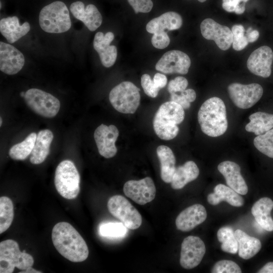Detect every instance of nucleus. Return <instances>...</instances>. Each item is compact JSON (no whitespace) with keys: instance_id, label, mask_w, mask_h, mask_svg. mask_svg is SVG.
<instances>
[{"instance_id":"obj_1","label":"nucleus","mask_w":273,"mask_h":273,"mask_svg":"<svg viewBox=\"0 0 273 273\" xmlns=\"http://www.w3.org/2000/svg\"><path fill=\"white\" fill-rule=\"evenodd\" d=\"M52 239L58 252L69 261L80 262L88 257L89 251L85 241L69 223L60 222L55 224Z\"/></svg>"},{"instance_id":"obj_2","label":"nucleus","mask_w":273,"mask_h":273,"mask_svg":"<svg viewBox=\"0 0 273 273\" xmlns=\"http://www.w3.org/2000/svg\"><path fill=\"white\" fill-rule=\"evenodd\" d=\"M198 119L201 130L206 135L217 137L224 134L228 123L223 101L216 97L205 101L199 110Z\"/></svg>"},{"instance_id":"obj_3","label":"nucleus","mask_w":273,"mask_h":273,"mask_svg":"<svg viewBox=\"0 0 273 273\" xmlns=\"http://www.w3.org/2000/svg\"><path fill=\"white\" fill-rule=\"evenodd\" d=\"M184 109L178 104L168 101L162 104L157 111L153 120V127L157 136L164 140H170L177 135V124L185 118Z\"/></svg>"},{"instance_id":"obj_4","label":"nucleus","mask_w":273,"mask_h":273,"mask_svg":"<svg viewBox=\"0 0 273 273\" xmlns=\"http://www.w3.org/2000/svg\"><path fill=\"white\" fill-rule=\"evenodd\" d=\"M39 24L45 32L60 33L68 31L71 22L66 5L61 1H55L44 7L39 15Z\"/></svg>"},{"instance_id":"obj_5","label":"nucleus","mask_w":273,"mask_h":273,"mask_svg":"<svg viewBox=\"0 0 273 273\" xmlns=\"http://www.w3.org/2000/svg\"><path fill=\"white\" fill-rule=\"evenodd\" d=\"M34 263L33 257L21 252L18 243L12 239L0 243V272L12 273L15 267L25 270Z\"/></svg>"},{"instance_id":"obj_6","label":"nucleus","mask_w":273,"mask_h":273,"mask_svg":"<svg viewBox=\"0 0 273 273\" xmlns=\"http://www.w3.org/2000/svg\"><path fill=\"white\" fill-rule=\"evenodd\" d=\"M54 183L57 192L63 198H76L80 191V175L72 161L65 160L59 164L55 171Z\"/></svg>"},{"instance_id":"obj_7","label":"nucleus","mask_w":273,"mask_h":273,"mask_svg":"<svg viewBox=\"0 0 273 273\" xmlns=\"http://www.w3.org/2000/svg\"><path fill=\"white\" fill-rule=\"evenodd\" d=\"M140 89L130 81H123L112 89L109 101L117 111L124 114H133L140 103Z\"/></svg>"},{"instance_id":"obj_8","label":"nucleus","mask_w":273,"mask_h":273,"mask_svg":"<svg viewBox=\"0 0 273 273\" xmlns=\"http://www.w3.org/2000/svg\"><path fill=\"white\" fill-rule=\"evenodd\" d=\"M24 98L33 112L44 117L53 118L60 110V103L57 98L38 88L27 90Z\"/></svg>"},{"instance_id":"obj_9","label":"nucleus","mask_w":273,"mask_h":273,"mask_svg":"<svg viewBox=\"0 0 273 273\" xmlns=\"http://www.w3.org/2000/svg\"><path fill=\"white\" fill-rule=\"evenodd\" d=\"M107 207L110 213L128 229L135 230L141 225V215L123 196L117 195L111 197L108 201Z\"/></svg>"},{"instance_id":"obj_10","label":"nucleus","mask_w":273,"mask_h":273,"mask_svg":"<svg viewBox=\"0 0 273 273\" xmlns=\"http://www.w3.org/2000/svg\"><path fill=\"white\" fill-rule=\"evenodd\" d=\"M230 97L234 104L241 109H248L254 105L262 96L261 85L253 83L242 84L233 83L228 87Z\"/></svg>"},{"instance_id":"obj_11","label":"nucleus","mask_w":273,"mask_h":273,"mask_svg":"<svg viewBox=\"0 0 273 273\" xmlns=\"http://www.w3.org/2000/svg\"><path fill=\"white\" fill-rule=\"evenodd\" d=\"M206 252L203 241L198 237L189 236L185 238L181 245L180 264L187 269L198 266Z\"/></svg>"},{"instance_id":"obj_12","label":"nucleus","mask_w":273,"mask_h":273,"mask_svg":"<svg viewBox=\"0 0 273 273\" xmlns=\"http://www.w3.org/2000/svg\"><path fill=\"white\" fill-rule=\"evenodd\" d=\"M123 192L127 197L143 205L154 200L156 190L152 179L146 177L139 180L126 181L123 186Z\"/></svg>"},{"instance_id":"obj_13","label":"nucleus","mask_w":273,"mask_h":273,"mask_svg":"<svg viewBox=\"0 0 273 273\" xmlns=\"http://www.w3.org/2000/svg\"><path fill=\"white\" fill-rule=\"evenodd\" d=\"M191 66V60L187 54L178 50L165 53L157 62L155 69L165 74H186Z\"/></svg>"},{"instance_id":"obj_14","label":"nucleus","mask_w":273,"mask_h":273,"mask_svg":"<svg viewBox=\"0 0 273 273\" xmlns=\"http://www.w3.org/2000/svg\"><path fill=\"white\" fill-rule=\"evenodd\" d=\"M201 32L206 39L213 40L218 47L223 50H228L233 42V34L230 29L221 25L211 18L204 19L200 25Z\"/></svg>"},{"instance_id":"obj_15","label":"nucleus","mask_w":273,"mask_h":273,"mask_svg":"<svg viewBox=\"0 0 273 273\" xmlns=\"http://www.w3.org/2000/svg\"><path fill=\"white\" fill-rule=\"evenodd\" d=\"M119 135V131L114 125L107 126L102 124L94 132V139L99 154L106 158L114 157L117 151L115 142Z\"/></svg>"},{"instance_id":"obj_16","label":"nucleus","mask_w":273,"mask_h":273,"mask_svg":"<svg viewBox=\"0 0 273 273\" xmlns=\"http://www.w3.org/2000/svg\"><path fill=\"white\" fill-rule=\"evenodd\" d=\"M273 52L268 46H261L254 51L249 57L247 66L253 74L263 78L268 77L271 73Z\"/></svg>"},{"instance_id":"obj_17","label":"nucleus","mask_w":273,"mask_h":273,"mask_svg":"<svg viewBox=\"0 0 273 273\" xmlns=\"http://www.w3.org/2000/svg\"><path fill=\"white\" fill-rule=\"evenodd\" d=\"M25 63L23 54L14 46L0 42V70L8 75L19 72Z\"/></svg>"},{"instance_id":"obj_18","label":"nucleus","mask_w":273,"mask_h":273,"mask_svg":"<svg viewBox=\"0 0 273 273\" xmlns=\"http://www.w3.org/2000/svg\"><path fill=\"white\" fill-rule=\"evenodd\" d=\"M114 38L112 32H108L105 35L102 32H98L94 39V48L99 54L102 65L107 68L113 66L117 58L116 47L110 45Z\"/></svg>"},{"instance_id":"obj_19","label":"nucleus","mask_w":273,"mask_h":273,"mask_svg":"<svg viewBox=\"0 0 273 273\" xmlns=\"http://www.w3.org/2000/svg\"><path fill=\"white\" fill-rule=\"evenodd\" d=\"M207 217L205 207L199 204L190 206L182 211L175 219L176 228L183 232H189L203 222Z\"/></svg>"},{"instance_id":"obj_20","label":"nucleus","mask_w":273,"mask_h":273,"mask_svg":"<svg viewBox=\"0 0 273 273\" xmlns=\"http://www.w3.org/2000/svg\"><path fill=\"white\" fill-rule=\"evenodd\" d=\"M73 15L81 21L91 31L98 29L103 21L102 16L97 8L93 4L84 7V4L80 1L73 3L70 6Z\"/></svg>"},{"instance_id":"obj_21","label":"nucleus","mask_w":273,"mask_h":273,"mask_svg":"<svg viewBox=\"0 0 273 273\" xmlns=\"http://www.w3.org/2000/svg\"><path fill=\"white\" fill-rule=\"evenodd\" d=\"M217 169L224 176L229 187L240 195H244L248 193L247 185L241 174V168L238 164L225 161L218 164Z\"/></svg>"},{"instance_id":"obj_22","label":"nucleus","mask_w":273,"mask_h":273,"mask_svg":"<svg viewBox=\"0 0 273 273\" xmlns=\"http://www.w3.org/2000/svg\"><path fill=\"white\" fill-rule=\"evenodd\" d=\"M182 24L181 16L175 12L170 11L150 21L146 25V30L149 33L154 34L165 31L166 29H178L181 27Z\"/></svg>"},{"instance_id":"obj_23","label":"nucleus","mask_w":273,"mask_h":273,"mask_svg":"<svg viewBox=\"0 0 273 273\" xmlns=\"http://www.w3.org/2000/svg\"><path fill=\"white\" fill-rule=\"evenodd\" d=\"M30 29V25L27 22L20 25L16 16L8 17L0 21L1 33L10 43H14L25 35Z\"/></svg>"},{"instance_id":"obj_24","label":"nucleus","mask_w":273,"mask_h":273,"mask_svg":"<svg viewBox=\"0 0 273 273\" xmlns=\"http://www.w3.org/2000/svg\"><path fill=\"white\" fill-rule=\"evenodd\" d=\"M273 209V201L268 197L261 198L257 201L251 208V213L256 221L264 230L273 231V219L270 213Z\"/></svg>"},{"instance_id":"obj_25","label":"nucleus","mask_w":273,"mask_h":273,"mask_svg":"<svg viewBox=\"0 0 273 273\" xmlns=\"http://www.w3.org/2000/svg\"><path fill=\"white\" fill-rule=\"evenodd\" d=\"M53 138V133L49 129L41 130L38 132L30 157V161L32 164H39L45 160L50 153Z\"/></svg>"},{"instance_id":"obj_26","label":"nucleus","mask_w":273,"mask_h":273,"mask_svg":"<svg viewBox=\"0 0 273 273\" xmlns=\"http://www.w3.org/2000/svg\"><path fill=\"white\" fill-rule=\"evenodd\" d=\"M208 202L212 205H216L222 201H226L235 207L243 205V198L233 189L224 185L220 184L214 188V192L207 196Z\"/></svg>"},{"instance_id":"obj_27","label":"nucleus","mask_w":273,"mask_h":273,"mask_svg":"<svg viewBox=\"0 0 273 273\" xmlns=\"http://www.w3.org/2000/svg\"><path fill=\"white\" fill-rule=\"evenodd\" d=\"M238 244V254L244 259H249L255 255L261 248L260 240L250 236L245 232L238 229L234 232Z\"/></svg>"},{"instance_id":"obj_28","label":"nucleus","mask_w":273,"mask_h":273,"mask_svg":"<svg viewBox=\"0 0 273 273\" xmlns=\"http://www.w3.org/2000/svg\"><path fill=\"white\" fill-rule=\"evenodd\" d=\"M199 174V169L192 161L186 162L176 168L171 182V188L175 190L183 188L188 183L196 179Z\"/></svg>"},{"instance_id":"obj_29","label":"nucleus","mask_w":273,"mask_h":273,"mask_svg":"<svg viewBox=\"0 0 273 273\" xmlns=\"http://www.w3.org/2000/svg\"><path fill=\"white\" fill-rule=\"evenodd\" d=\"M157 154L160 162L161 179L166 183H171L176 169L174 154L168 147L161 145L157 148Z\"/></svg>"},{"instance_id":"obj_30","label":"nucleus","mask_w":273,"mask_h":273,"mask_svg":"<svg viewBox=\"0 0 273 273\" xmlns=\"http://www.w3.org/2000/svg\"><path fill=\"white\" fill-rule=\"evenodd\" d=\"M249 118L250 122L245 126V129L256 135L273 128V114L259 111L252 114Z\"/></svg>"},{"instance_id":"obj_31","label":"nucleus","mask_w":273,"mask_h":273,"mask_svg":"<svg viewBox=\"0 0 273 273\" xmlns=\"http://www.w3.org/2000/svg\"><path fill=\"white\" fill-rule=\"evenodd\" d=\"M37 134L30 133L22 142L13 146L9 150L10 157L15 160H23L31 154L36 141Z\"/></svg>"},{"instance_id":"obj_32","label":"nucleus","mask_w":273,"mask_h":273,"mask_svg":"<svg viewBox=\"0 0 273 273\" xmlns=\"http://www.w3.org/2000/svg\"><path fill=\"white\" fill-rule=\"evenodd\" d=\"M218 240L221 243V249L225 252L236 254L238 251V244L234 232L230 226L220 228L217 233Z\"/></svg>"},{"instance_id":"obj_33","label":"nucleus","mask_w":273,"mask_h":273,"mask_svg":"<svg viewBox=\"0 0 273 273\" xmlns=\"http://www.w3.org/2000/svg\"><path fill=\"white\" fill-rule=\"evenodd\" d=\"M14 205L8 197L0 198V234L7 231L11 226L14 218Z\"/></svg>"},{"instance_id":"obj_34","label":"nucleus","mask_w":273,"mask_h":273,"mask_svg":"<svg viewBox=\"0 0 273 273\" xmlns=\"http://www.w3.org/2000/svg\"><path fill=\"white\" fill-rule=\"evenodd\" d=\"M126 233V227L122 222H104L99 226V234L103 237L119 238L124 237Z\"/></svg>"},{"instance_id":"obj_35","label":"nucleus","mask_w":273,"mask_h":273,"mask_svg":"<svg viewBox=\"0 0 273 273\" xmlns=\"http://www.w3.org/2000/svg\"><path fill=\"white\" fill-rule=\"evenodd\" d=\"M255 147L261 153L273 158V128L257 135L253 141Z\"/></svg>"},{"instance_id":"obj_36","label":"nucleus","mask_w":273,"mask_h":273,"mask_svg":"<svg viewBox=\"0 0 273 273\" xmlns=\"http://www.w3.org/2000/svg\"><path fill=\"white\" fill-rule=\"evenodd\" d=\"M233 48L236 51H241L248 45L249 42L244 35L245 29L240 24L234 25L232 28Z\"/></svg>"},{"instance_id":"obj_37","label":"nucleus","mask_w":273,"mask_h":273,"mask_svg":"<svg viewBox=\"0 0 273 273\" xmlns=\"http://www.w3.org/2000/svg\"><path fill=\"white\" fill-rule=\"evenodd\" d=\"M212 273H241L242 270L235 262L221 260L217 262L211 269Z\"/></svg>"},{"instance_id":"obj_38","label":"nucleus","mask_w":273,"mask_h":273,"mask_svg":"<svg viewBox=\"0 0 273 273\" xmlns=\"http://www.w3.org/2000/svg\"><path fill=\"white\" fill-rule=\"evenodd\" d=\"M141 85L148 96L153 98L157 96L160 89L156 87L149 75L144 74L142 76Z\"/></svg>"},{"instance_id":"obj_39","label":"nucleus","mask_w":273,"mask_h":273,"mask_svg":"<svg viewBox=\"0 0 273 273\" xmlns=\"http://www.w3.org/2000/svg\"><path fill=\"white\" fill-rule=\"evenodd\" d=\"M136 14L147 13L152 10L153 3L152 0H127Z\"/></svg>"},{"instance_id":"obj_40","label":"nucleus","mask_w":273,"mask_h":273,"mask_svg":"<svg viewBox=\"0 0 273 273\" xmlns=\"http://www.w3.org/2000/svg\"><path fill=\"white\" fill-rule=\"evenodd\" d=\"M188 85V81L186 78L177 76L169 82L167 89L170 94L180 93L186 89Z\"/></svg>"},{"instance_id":"obj_41","label":"nucleus","mask_w":273,"mask_h":273,"mask_svg":"<svg viewBox=\"0 0 273 273\" xmlns=\"http://www.w3.org/2000/svg\"><path fill=\"white\" fill-rule=\"evenodd\" d=\"M151 42L155 48L163 49L169 45L170 38L166 31H162L153 34Z\"/></svg>"},{"instance_id":"obj_42","label":"nucleus","mask_w":273,"mask_h":273,"mask_svg":"<svg viewBox=\"0 0 273 273\" xmlns=\"http://www.w3.org/2000/svg\"><path fill=\"white\" fill-rule=\"evenodd\" d=\"M170 101L179 104L184 109H188L191 106L190 102L187 99L183 92L179 94H170Z\"/></svg>"},{"instance_id":"obj_43","label":"nucleus","mask_w":273,"mask_h":273,"mask_svg":"<svg viewBox=\"0 0 273 273\" xmlns=\"http://www.w3.org/2000/svg\"><path fill=\"white\" fill-rule=\"evenodd\" d=\"M241 2L242 0H222V7L226 12H233Z\"/></svg>"},{"instance_id":"obj_44","label":"nucleus","mask_w":273,"mask_h":273,"mask_svg":"<svg viewBox=\"0 0 273 273\" xmlns=\"http://www.w3.org/2000/svg\"><path fill=\"white\" fill-rule=\"evenodd\" d=\"M153 81L156 87L161 89L165 87L166 85L167 79L165 75L157 73L154 76Z\"/></svg>"},{"instance_id":"obj_45","label":"nucleus","mask_w":273,"mask_h":273,"mask_svg":"<svg viewBox=\"0 0 273 273\" xmlns=\"http://www.w3.org/2000/svg\"><path fill=\"white\" fill-rule=\"evenodd\" d=\"M246 36L249 42H253L258 38L259 33L257 30H252L249 27L246 31Z\"/></svg>"},{"instance_id":"obj_46","label":"nucleus","mask_w":273,"mask_h":273,"mask_svg":"<svg viewBox=\"0 0 273 273\" xmlns=\"http://www.w3.org/2000/svg\"><path fill=\"white\" fill-rule=\"evenodd\" d=\"M187 99L190 103L194 102L196 98V94L195 91L191 88L185 89L183 92Z\"/></svg>"},{"instance_id":"obj_47","label":"nucleus","mask_w":273,"mask_h":273,"mask_svg":"<svg viewBox=\"0 0 273 273\" xmlns=\"http://www.w3.org/2000/svg\"><path fill=\"white\" fill-rule=\"evenodd\" d=\"M258 273H273V262L266 263L258 271Z\"/></svg>"},{"instance_id":"obj_48","label":"nucleus","mask_w":273,"mask_h":273,"mask_svg":"<svg viewBox=\"0 0 273 273\" xmlns=\"http://www.w3.org/2000/svg\"><path fill=\"white\" fill-rule=\"evenodd\" d=\"M245 10V6L244 4H240L235 9L234 12L237 14H242Z\"/></svg>"},{"instance_id":"obj_49","label":"nucleus","mask_w":273,"mask_h":273,"mask_svg":"<svg viewBox=\"0 0 273 273\" xmlns=\"http://www.w3.org/2000/svg\"><path fill=\"white\" fill-rule=\"evenodd\" d=\"M42 271L36 270L30 266L28 267L26 270L20 271L19 273H41Z\"/></svg>"},{"instance_id":"obj_50","label":"nucleus","mask_w":273,"mask_h":273,"mask_svg":"<svg viewBox=\"0 0 273 273\" xmlns=\"http://www.w3.org/2000/svg\"><path fill=\"white\" fill-rule=\"evenodd\" d=\"M25 92H22L20 93V96L22 97H24L25 96Z\"/></svg>"},{"instance_id":"obj_51","label":"nucleus","mask_w":273,"mask_h":273,"mask_svg":"<svg viewBox=\"0 0 273 273\" xmlns=\"http://www.w3.org/2000/svg\"><path fill=\"white\" fill-rule=\"evenodd\" d=\"M199 2L203 3L205 2L206 0H198Z\"/></svg>"},{"instance_id":"obj_52","label":"nucleus","mask_w":273,"mask_h":273,"mask_svg":"<svg viewBox=\"0 0 273 273\" xmlns=\"http://www.w3.org/2000/svg\"><path fill=\"white\" fill-rule=\"evenodd\" d=\"M0 122H1V123H0V126H2V119L1 117V119H0Z\"/></svg>"},{"instance_id":"obj_53","label":"nucleus","mask_w":273,"mask_h":273,"mask_svg":"<svg viewBox=\"0 0 273 273\" xmlns=\"http://www.w3.org/2000/svg\"><path fill=\"white\" fill-rule=\"evenodd\" d=\"M243 3L247 2L248 0H242Z\"/></svg>"}]
</instances>
